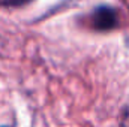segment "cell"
Here are the masks:
<instances>
[{
    "label": "cell",
    "mask_w": 129,
    "mask_h": 127,
    "mask_svg": "<svg viewBox=\"0 0 129 127\" xmlns=\"http://www.w3.org/2000/svg\"><path fill=\"white\" fill-rule=\"evenodd\" d=\"M32 0H0V8H15V6H23Z\"/></svg>",
    "instance_id": "7a4b0ae2"
},
{
    "label": "cell",
    "mask_w": 129,
    "mask_h": 127,
    "mask_svg": "<svg viewBox=\"0 0 129 127\" xmlns=\"http://www.w3.org/2000/svg\"><path fill=\"white\" fill-rule=\"evenodd\" d=\"M117 23H119V17L116 11L107 6L98 8L96 11H93L90 20L92 27L96 30H111L117 26Z\"/></svg>",
    "instance_id": "6da1fadb"
},
{
    "label": "cell",
    "mask_w": 129,
    "mask_h": 127,
    "mask_svg": "<svg viewBox=\"0 0 129 127\" xmlns=\"http://www.w3.org/2000/svg\"><path fill=\"white\" fill-rule=\"evenodd\" d=\"M125 127H129V117L126 118V121H125Z\"/></svg>",
    "instance_id": "3957f363"
}]
</instances>
